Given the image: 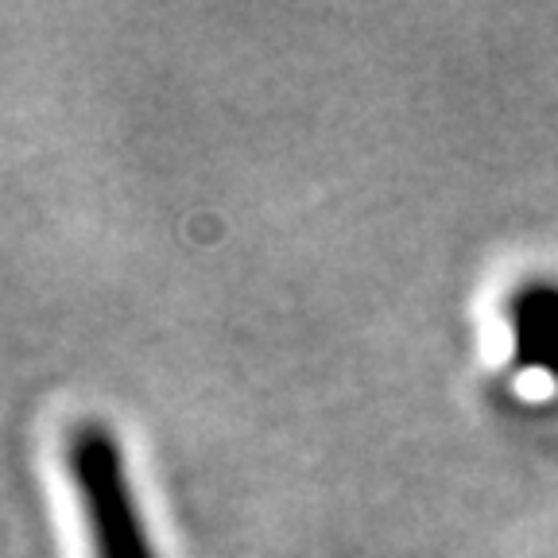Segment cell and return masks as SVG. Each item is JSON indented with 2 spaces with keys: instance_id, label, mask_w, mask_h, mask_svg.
<instances>
[{
  "instance_id": "1",
  "label": "cell",
  "mask_w": 558,
  "mask_h": 558,
  "mask_svg": "<svg viewBox=\"0 0 558 558\" xmlns=\"http://www.w3.org/2000/svg\"><path fill=\"white\" fill-rule=\"evenodd\" d=\"M62 465L86 523L94 558H159L132 485L129 453L101 418H82L62 438Z\"/></svg>"
},
{
  "instance_id": "2",
  "label": "cell",
  "mask_w": 558,
  "mask_h": 558,
  "mask_svg": "<svg viewBox=\"0 0 558 558\" xmlns=\"http://www.w3.org/2000/svg\"><path fill=\"white\" fill-rule=\"evenodd\" d=\"M508 326L512 349L523 368L558 376V283L555 279H527L508 299Z\"/></svg>"
}]
</instances>
